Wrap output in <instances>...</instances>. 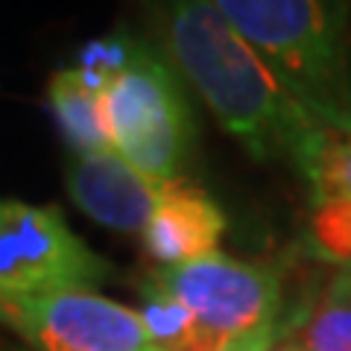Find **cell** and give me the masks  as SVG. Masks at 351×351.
<instances>
[{"instance_id": "4", "label": "cell", "mask_w": 351, "mask_h": 351, "mask_svg": "<svg viewBox=\"0 0 351 351\" xmlns=\"http://www.w3.org/2000/svg\"><path fill=\"white\" fill-rule=\"evenodd\" d=\"M196 319V351H269L281 343V276L261 263L214 255L149 272Z\"/></svg>"}, {"instance_id": "6", "label": "cell", "mask_w": 351, "mask_h": 351, "mask_svg": "<svg viewBox=\"0 0 351 351\" xmlns=\"http://www.w3.org/2000/svg\"><path fill=\"white\" fill-rule=\"evenodd\" d=\"M0 322L38 351H158L138 311L91 290L0 299Z\"/></svg>"}, {"instance_id": "3", "label": "cell", "mask_w": 351, "mask_h": 351, "mask_svg": "<svg viewBox=\"0 0 351 351\" xmlns=\"http://www.w3.org/2000/svg\"><path fill=\"white\" fill-rule=\"evenodd\" d=\"M100 117L112 149L144 179L184 182L196 123L179 73L152 44L100 94Z\"/></svg>"}, {"instance_id": "8", "label": "cell", "mask_w": 351, "mask_h": 351, "mask_svg": "<svg viewBox=\"0 0 351 351\" xmlns=\"http://www.w3.org/2000/svg\"><path fill=\"white\" fill-rule=\"evenodd\" d=\"M226 214L211 196L191 184H167L158 208L141 232L147 255L161 267L214 255L226 232Z\"/></svg>"}, {"instance_id": "2", "label": "cell", "mask_w": 351, "mask_h": 351, "mask_svg": "<svg viewBox=\"0 0 351 351\" xmlns=\"http://www.w3.org/2000/svg\"><path fill=\"white\" fill-rule=\"evenodd\" d=\"M316 123L351 135V6L331 0H217Z\"/></svg>"}, {"instance_id": "7", "label": "cell", "mask_w": 351, "mask_h": 351, "mask_svg": "<svg viewBox=\"0 0 351 351\" xmlns=\"http://www.w3.org/2000/svg\"><path fill=\"white\" fill-rule=\"evenodd\" d=\"M64 188L82 214L114 232H144L167 184L144 179L114 149L73 156L64 170Z\"/></svg>"}, {"instance_id": "12", "label": "cell", "mask_w": 351, "mask_h": 351, "mask_svg": "<svg viewBox=\"0 0 351 351\" xmlns=\"http://www.w3.org/2000/svg\"><path fill=\"white\" fill-rule=\"evenodd\" d=\"M138 316L158 351H196V346H199L193 313L179 299H173L164 287H158L152 276H147L141 284Z\"/></svg>"}, {"instance_id": "1", "label": "cell", "mask_w": 351, "mask_h": 351, "mask_svg": "<svg viewBox=\"0 0 351 351\" xmlns=\"http://www.w3.org/2000/svg\"><path fill=\"white\" fill-rule=\"evenodd\" d=\"M149 36L164 62L202 97L217 123L252 158L287 161L295 170L325 129L293 100L252 44L208 0L152 6Z\"/></svg>"}, {"instance_id": "5", "label": "cell", "mask_w": 351, "mask_h": 351, "mask_svg": "<svg viewBox=\"0 0 351 351\" xmlns=\"http://www.w3.org/2000/svg\"><path fill=\"white\" fill-rule=\"evenodd\" d=\"M114 267L64 223L59 208L0 199V299L91 290Z\"/></svg>"}, {"instance_id": "10", "label": "cell", "mask_w": 351, "mask_h": 351, "mask_svg": "<svg viewBox=\"0 0 351 351\" xmlns=\"http://www.w3.org/2000/svg\"><path fill=\"white\" fill-rule=\"evenodd\" d=\"M295 173L311 191V208L351 202V135L322 129L295 164Z\"/></svg>"}, {"instance_id": "13", "label": "cell", "mask_w": 351, "mask_h": 351, "mask_svg": "<svg viewBox=\"0 0 351 351\" xmlns=\"http://www.w3.org/2000/svg\"><path fill=\"white\" fill-rule=\"evenodd\" d=\"M269 351H304V346H302L299 337H287V339H281V343L272 346Z\"/></svg>"}, {"instance_id": "9", "label": "cell", "mask_w": 351, "mask_h": 351, "mask_svg": "<svg viewBox=\"0 0 351 351\" xmlns=\"http://www.w3.org/2000/svg\"><path fill=\"white\" fill-rule=\"evenodd\" d=\"M47 100L59 120L64 141L73 147V156L112 149L100 117V94H94L82 82L76 68H64L50 76Z\"/></svg>"}, {"instance_id": "11", "label": "cell", "mask_w": 351, "mask_h": 351, "mask_svg": "<svg viewBox=\"0 0 351 351\" xmlns=\"http://www.w3.org/2000/svg\"><path fill=\"white\" fill-rule=\"evenodd\" d=\"M304 351H351V272H334L304 316Z\"/></svg>"}]
</instances>
